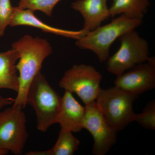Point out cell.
<instances>
[{
  "instance_id": "cell-18",
  "label": "cell",
  "mask_w": 155,
  "mask_h": 155,
  "mask_svg": "<svg viewBox=\"0 0 155 155\" xmlns=\"http://www.w3.org/2000/svg\"><path fill=\"white\" fill-rule=\"evenodd\" d=\"M13 8L11 0H0V37L4 36L10 25Z\"/></svg>"
},
{
  "instance_id": "cell-20",
  "label": "cell",
  "mask_w": 155,
  "mask_h": 155,
  "mask_svg": "<svg viewBox=\"0 0 155 155\" xmlns=\"http://www.w3.org/2000/svg\"><path fill=\"white\" fill-rule=\"evenodd\" d=\"M9 153V152L7 151L0 149V155H7Z\"/></svg>"
},
{
  "instance_id": "cell-16",
  "label": "cell",
  "mask_w": 155,
  "mask_h": 155,
  "mask_svg": "<svg viewBox=\"0 0 155 155\" xmlns=\"http://www.w3.org/2000/svg\"><path fill=\"white\" fill-rule=\"evenodd\" d=\"M62 0H19L18 6L34 11H40L51 17L56 5Z\"/></svg>"
},
{
  "instance_id": "cell-6",
  "label": "cell",
  "mask_w": 155,
  "mask_h": 155,
  "mask_svg": "<svg viewBox=\"0 0 155 155\" xmlns=\"http://www.w3.org/2000/svg\"><path fill=\"white\" fill-rule=\"evenodd\" d=\"M23 108L14 106L0 111V149L20 155L28 134Z\"/></svg>"
},
{
  "instance_id": "cell-3",
  "label": "cell",
  "mask_w": 155,
  "mask_h": 155,
  "mask_svg": "<svg viewBox=\"0 0 155 155\" xmlns=\"http://www.w3.org/2000/svg\"><path fill=\"white\" fill-rule=\"evenodd\" d=\"M62 97L51 86L41 72L31 84L26 104L33 107L37 118L38 130L45 132L56 124L61 110Z\"/></svg>"
},
{
  "instance_id": "cell-12",
  "label": "cell",
  "mask_w": 155,
  "mask_h": 155,
  "mask_svg": "<svg viewBox=\"0 0 155 155\" xmlns=\"http://www.w3.org/2000/svg\"><path fill=\"white\" fill-rule=\"evenodd\" d=\"M71 8L83 17V29L91 31L111 17L106 0H76Z\"/></svg>"
},
{
  "instance_id": "cell-7",
  "label": "cell",
  "mask_w": 155,
  "mask_h": 155,
  "mask_svg": "<svg viewBox=\"0 0 155 155\" xmlns=\"http://www.w3.org/2000/svg\"><path fill=\"white\" fill-rule=\"evenodd\" d=\"M102 79V75L93 66L75 65L65 72L59 86L65 91L76 94L87 105L96 99Z\"/></svg>"
},
{
  "instance_id": "cell-15",
  "label": "cell",
  "mask_w": 155,
  "mask_h": 155,
  "mask_svg": "<svg viewBox=\"0 0 155 155\" xmlns=\"http://www.w3.org/2000/svg\"><path fill=\"white\" fill-rule=\"evenodd\" d=\"M80 141L72 132L61 129L58 140L51 149L45 151H31L27 155H72L78 149Z\"/></svg>"
},
{
  "instance_id": "cell-19",
  "label": "cell",
  "mask_w": 155,
  "mask_h": 155,
  "mask_svg": "<svg viewBox=\"0 0 155 155\" xmlns=\"http://www.w3.org/2000/svg\"><path fill=\"white\" fill-rule=\"evenodd\" d=\"M15 101V98L12 97H4L0 95V111L2 109L8 105H13Z\"/></svg>"
},
{
  "instance_id": "cell-10",
  "label": "cell",
  "mask_w": 155,
  "mask_h": 155,
  "mask_svg": "<svg viewBox=\"0 0 155 155\" xmlns=\"http://www.w3.org/2000/svg\"><path fill=\"white\" fill-rule=\"evenodd\" d=\"M25 25L39 28L43 31L77 40L85 35L89 31L82 28L72 31L55 28L46 24L35 16L34 12L19 6L14 7L10 26Z\"/></svg>"
},
{
  "instance_id": "cell-1",
  "label": "cell",
  "mask_w": 155,
  "mask_h": 155,
  "mask_svg": "<svg viewBox=\"0 0 155 155\" xmlns=\"http://www.w3.org/2000/svg\"><path fill=\"white\" fill-rule=\"evenodd\" d=\"M17 50L19 58L17 64L19 73V87L14 106L24 109L26 104V97L31 84L41 72L45 59L53 52L51 45L47 40L29 35H24L12 45Z\"/></svg>"
},
{
  "instance_id": "cell-5",
  "label": "cell",
  "mask_w": 155,
  "mask_h": 155,
  "mask_svg": "<svg viewBox=\"0 0 155 155\" xmlns=\"http://www.w3.org/2000/svg\"><path fill=\"white\" fill-rule=\"evenodd\" d=\"M119 50L106 61L108 72L116 77L149 59L148 42L137 31H129L118 38Z\"/></svg>"
},
{
  "instance_id": "cell-21",
  "label": "cell",
  "mask_w": 155,
  "mask_h": 155,
  "mask_svg": "<svg viewBox=\"0 0 155 155\" xmlns=\"http://www.w3.org/2000/svg\"><path fill=\"white\" fill-rule=\"evenodd\" d=\"M106 1H107V2L108 0H106Z\"/></svg>"
},
{
  "instance_id": "cell-2",
  "label": "cell",
  "mask_w": 155,
  "mask_h": 155,
  "mask_svg": "<svg viewBox=\"0 0 155 155\" xmlns=\"http://www.w3.org/2000/svg\"><path fill=\"white\" fill-rule=\"evenodd\" d=\"M143 22L142 19H130L125 15H119L108 24L100 25L76 40L75 45L81 49L93 52L99 61L104 63L110 57V48L113 43L123 34L140 26Z\"/></svg>"
},
{
  "instance_id": "cell-14",
  "label": "cell",
  "mask_w": 155,
  "mask_h": 155,
  "mask_svg": "<svg viewBox=\"0 0 155 155\" xmlns=\"http://www.w3.org/2000/svg\"><path fill=\"white\" fill-rule=\"evenodd\" d=\"M150 6L149 0H113L109 10L114 18L124 15L130 19L143 20Z\"/></svg>"
},
{
  "instance_id": "cell-13",
  "label": "cell",
  "mask_w": 155,
  "mask_h": 155,
  "mask_svg": "<svg viewBox=\"0 0 155 155\" xmlns=\"http://www.w3.org/2000/svg\"><path fill=\"white\" fill-rule=\"evenodd\" d=\"M19 53L15 49L0 52V89H8L18 92L19 75L17 68Z\"/></svg>"
},
{
  "instance_id": "cell-17",
  "label": "cell",
  "mask_w": 155,
  "mask_h": 155,
  "mask_svg": "<svg viewBox=\"0 0 155 155\" xmlns=\"http://www.w3.org/2000/svg\"><path fill=\"white\" fill-rule=\"evenodd\" d=\"M135 121L147 129H155V102H150L144 108L143 112L136 114Z\"/></svg>"
},
{
  "instance_id": "cell-8",
  "label": "cell",
  "mask_w": 155,
  "mask_h": 155,
  "mask_svg": "<svg viewBox=\"0 0 155 155\" xmlns=\"http://www.w3.org/2000/svg\"><path fill=\"white\" fill-rule=\"evenodd\" d=\"M85 109L84 128L93 137V154L105 155L116 143L117 132L106 120L95 101L85 105Z\"/></svg>"
},
{
  "instance_id": "cell-11",
  "label": "cell",
  "mask_w": 155,
  "mask_h": 155,
  "mask_svg": "<svg viewBox=\"0 0 155 155\" xmlns=\"http://www.w3.org/2000/svg\"><path fill=\"white\" fill-rule=\"evenodd\" d=\"M85 113V107L76 101L72 93L65 91L56 123L59 124L61 129L80 132L84 128Z\"/></svg>"
},
{
  "instance_id": "cell-4",
  "label": "cell",
  "mask_w": 155,
  "mask_h": 155,
  "mask_svg": "<svg viewBox=\"0 0 155 155\" xmlns=\"http://www.w3.org/2000/svg\"><path fill=\"white\" fill-rule=\"evenodd\" d=\"M138 96L116 86L101 88L95 100L97 105L111 127L116 132L135 121L133 103Z\"/></svg>"
},
{
  "instance_id": "cell-9",
  "label": "cell",
  "mask_w": 155,
  "mask_h": 155,
  "mask_svg": "<svg viewBox=\"0 0 155 155\" xmlns=\"http://www.w3.org/2000/svg\"><path fill=\"white\" fill-rule=\"evenodd\" d=\"M128 71L117 76L115 86L138 96L155 88V57Z\"/></svg>"
}]
</instances>
